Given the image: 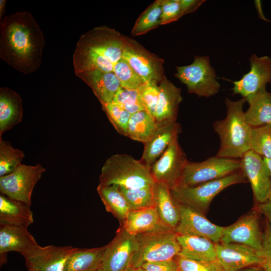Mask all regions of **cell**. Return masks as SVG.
<instances>
[{
    "label": "cell",
    "instance_id": "obj_31",
    "mask_svg": "<svg viewBox=\"0 0 271 271\" xmlns=\"http://www.w3.org/2000/svg\"><path fill=\"white\" fill-rule=\"evenodd\" d=\"M158 127L155 118L149 112L139 111L131 114L126 137L145 144L152 137Z\"/></svg>",
    "mask_w": 271,
    "mask_h": 271
},
{
    "label": "cell",
    "instance_id": "obj_15",
    "mask_svg": "<svg viewBox=\"0 0 271 271\" xmlns=\"http://www.w3.org/2000/svg\"><path fill=\"white\" fill-rule=\"evenodd\" d=\"M241 169L250 183L257 203L265 202L271 193V175L263 158L251 150L240 159Z\"/></svg>",
    "mask_w": 271,
    "mask_h": 271
},
{
    "label": "cell",
    "instance_id": "obj_35",
    "mask_svg": "<svg viewBox=\"0 0 271 271\" xmlns=\"http://www.w3.org/2000/svg\"><path fill=\"white\" fill-rule=\"evenodd\" d=\"M250 150L264 158L271 159V125L252 127Z\"/></svg>",
    "mask_w": 271,
    "mask_h": 271
},
{
    "label": "cell",
    "instance_id": "obj_11",
    "mask_svg": "<svg viewBox=\"0 0 271 271\" xmlns=\"http://www.w3.org/2000/svg\"><path fill=\"white\" fill-rule=\"evenodd\" d=\"M122 58L145 82L154 80L160 83L166 77L163 68L164 59L152 53L128 37L125 36Z\"/></svg>",
    "mask_w": 271,
    "mask_h": 271
},
{
    "label": "cell",
    "instance_id": "obj_33",
    "mask_svg": "<svg viewBox=\"0 0 271 271\" xmlns=\"http://www.w3.org/2000/svg\"><path fill=\"white\" fill-rule=\"evenodd\" d=\"M154 185L135 189L119 187L130 210H137L155 206Z\"/></svg>",
    "mask_w": 271,
    "mask_h": 271
},
{
    "label": "cell",
    "instance_id": "obj_2",
    "mask_svg": "<svg viewBox=\"0 0 271 271\" xmlns=\"http://www.w3.org/2000/svg\"><path fill=\"white\" fill-rule=\"evenodd\" d=\"M124 44L125 36L105 26L82 35L73 56L75 74L94 70L113 72L114 64L122 58Z\"/></svg>",
    "mask_w": 271,
    "mask_h": 271
},
{
    "label": "cell",
    "instance_id": "obj_7",
    "mask_svg": "<svg viewBox=\"0 0 271 271\" xmlns=\"http://www.w3.org/2000/svg\"><path fill=\"white\" fill-rule=\"evenodd\" d=\"M240 170V159L215 156L199 162L188 161L177 187L196 186L226 177Z\"/></svg>",
    "mask_w": 271,
    "mask_h": 271
},
{
    "label": "cell",
    "instance_id": "obj_42",
    "mask_svg": "<svg viewBox=\"0 0 271 271\" xmlns=\"http://www.w3.org/2000/svg\"><path fill=\"white\" fill-rule=\"evenodd\" d=\"M258 253L265 259V264L271 269V225L267 220L263 231L262 249Z\"/></svg>",
    "mask_w": 271,
    "mask_h": 271
},
{
    "label": "cell",
    "instance_id": "obj_47",
    "mask_svg": "<svg viewBox=\"0 0 271 271\" xmlns=\"http://www.w3.org/2000/svg\"><path fill=\"white\" fill-rule=\"evenodd\" d=\"M7 4V1L1 0L0 1V20L3 18V16L5 11V7Z\"/></svg>",
    "mask_w": 271,
    "mask_h": 271
},
{
    "label": "cell",
    "instance_id": "obj_21",
    "mask_svg": "<svg viewBox=\"0 0 271 271\" xmlns=\"http://www.w3.org/2000/svg\"><path fill=\"white\" fill-rule=\"evenodd\" d=\"M159 86V97L154 115L158 126L177 121L179 106L182 100L181 89L166 77Z\"/></svg>",
    "mask_w": 271,
    "mask_h": 271
},
{
    "label": "cell",
    "instance_id": "obj_39",
    "mask_svg": "<svg viewBox=\"0 0 271 271\" xmlns=\"http://www.w3.org/2000/svg\"><path fill=\"white\" fill-rule=\"evenodd\" d=\"M158 83L156 80H150L143 83L137 89L146 111L154 118L159 97Z\"/></svg>",
    "mask_w": 271,
    "mask_h": 271
},
{
    "label": "cell",
    "instance_id": "obj_20",
    "mask_svg": "<svg viewBox=\"0 0 271 271\" xmlns=\"http://www.w3.org/2000/svg\"><path fill=\"white\" fill-rule=\"evenodd\" d=\"M181 131L177 121L159 125L152 137L144 144L141 161L149 168L162 155Z\"/></svg>",
    "mask_w": 271,
    "mask_h": 271
},
{
    "label": "cell",
    "instance_id": "obj_40",
    "mask_svg": "<svg viewBox=\"0 0 271 271\" xmlns=\"http://www.w3.org/2000/svg\"><path fill=\"white\" fill-rule=\"evenodd\" d=\"M179 271H224L217 261H200L177 256Z\"/></svg>",
    "mask_w": 271,
    "mask_h": 271
},
{
    "label": "cell",
    "instance_id": "obj_51",
    "mask_svg": "<svg viewBox=\"0 0 271 271\" xmlns=\"http://www.w3.org/2000/svg\"><path fill=\"white\" fill-rule=\"evenodd\" d=\"M97 271H106L102 267H100Z\"/></svg>",
    "mask_w": 271,
    "mask_h": 271
},
{
    "label": "cell",
    "instance_id": "obj_16",
    "mask_svg": "<svg viewBox=\"0 0 271 271\" xmlns=\"http://www.w3.org/2000/svg\"><path fill=\"white\" fill-rule=\"evenodd\" d=\"M250 69L239 80L233 81L234 94L243 98L253 95L271 83V58L252 54L249 59Z\"/></svg>",
    "mask_w": 271,
    "mask_h": 271
},
{
    "label": "cell",
    "instance_id": "obj_1",
    "mask_svg": "<svg viewBox=\"0 0 271 271\" xmlns=\"http://www.w3.org/2000/svg\"><path fill=\"white\" fill-rule=\"evenodd\" d=\"M43 33L26 11L4 17L0 22V58L18 71L35 72L42 63Z\"/></svg>",
    "mask_w": 271,
    "mask_h": 271
},
{
    "label": "cell",
    "instance_id": "obj_44",
    "mask_svg": "<svg viewBox=\"0 0 271 271\" xmlns=\"http://www.w3.org/2000/svg\"><path fill=\"white\" fill-rule=\"evenodd\" d=\"M256 211L263 215L271 225V193L265 202L257 203Z\"/></svg>",
    "mask_w": 271,
    "mask_h": 271
},
{
    "label": "cell",
    "instance_id": "obj_32",
    "mask_svg": "<svg viewBox=\"0 0 271 271\" xmlns=\"http://www.w3.org/2000/svg\"><path fill=\"white\" fill-rule=\"evenodd\" d=\"M163 1H155L140 15L132 29V36L144 34L161 25Z\"/></svg>",
    "mask_w": 271,
    "mask_h": 271
},
{
    "label": "cell",
    "instance_id": "obj_18",
    "mask_svg": "<svg viewBox=\"0 0 271 271\" xmlns=\"http://www.w3.org/2000/svg\"><path fill=\"white\" fill-rule=\"evenodd\" d=\"M75 247L71 246H39L24 256L28 271H64Z\"/></svg>",
    "mask_w": 271,
    "mask_h": 271
},
{
    "label": "cell",
    "instance_id": "obj_28",
    "mask_svg": "<svg viewBox=\"0 0 271 271\" xmlns=\"http://www.w3.org/2000/svg\"><path fill=\"white\" fill-rule=\"evenodd\" d=\"M105 247L106 245L91 248L75 247L64 271H97L101 266Z\"/></svg>",
    "mask_w": 271,
    "mask_h": 271
},
{
    "label": "cell",
    "instance_id": "obj_13",
    "mask_svg": "<svg viewBox=\"0 0 271 271\" xmlns=\"http://www.w3.org/2000/svg\"><path fill=\"white\" fill-rule=\"evenodd\" d=\"M176 202L179 212V221L175 229L177 235L202 237L215 244L220 243L224 227L211 222L203 214L192 207Z\"/></svg>",
    "mask_w": 271,
    "mask_h": 271
},
{
    "label": "cell",
    "instance_id": "obj_19",
    "mask_svg": "<svg viewBox=\"0 0 271 271\" xmlns=\"http://www.w3.org/2000/svg\"><path fill=\"white\" fill-rule=\"evenodd\" d=\"M39 245L27 228L0 225L1 264L6 262L9 252L16 251L23 256L37 248Z\"/></svg>",
    "mask_w": 271,
    "mask_h": 271
},
{
    "label": "cell",
    "instance_id": "obj_30",
    "mask_svg": "<svg viewBox=\"0 0 271 271\" xmlns=\"http://www.w3.org/2000/svg\"><path fill=\"white\" fill-rule=\"evenodd\" d=\"M155 206L162 222L174 230L179 221V212L171 190L158 183L154 185Z\"/></svg>",
    "mask_w": 271,
    "mask_h": 271
},
{
    "label": "cell",
    "instance_id": "obj_38",
    "mask_svg": "<svg viewBox=\"0 0 271 271\" xmlns=\"http://www.w3.org/2000/svg\"><path fill=\"white\" fill-rule=\"evenodd\" d=\"M111 102L120 105L131 114L141 110H146L137 89L131 90L120 86Z\"/></svg>",
    "mask_w": 271,
    "mask_h": 271
},
{
    "label": "cell",
    "instance_id": "obj_29",
    "mask_svg": "<svg viewBox=\"0 0 271 271\" xmlns=\"http://www.w3.org/2000/svg\"><path fill=\"white\" fill-rule=\"evenodd\" d=\"M97 192L105 210L111 213L122 226L130 211L128 204L117 185L98 184Z\"/></svg>",
    "mask_w": 271,
    "mask_h": 271
},
{
    "label": "cell",
    "instance_id": "obj_43",
    "mask_svg": "<svg viewBox=\"0 0 271 271\" xmlns=\"http://www.w3.org/2000/svg\"><path fill=\"white\" fill-rule=\"evenodd\" d=\"M141 267L145 271H179L175 258L166 261L147 262Z\"/></svg>",
    "mask_w": 271,
    "mask_h": 271
},
{
    "label": "cell",
    "instance_id": "obj_23",
    "mask_svg": "<svg viewBox=\"0 0 271 271\" xmlns=\"http://www.w3.org/2000/svg\"><path fill=\"white\" fill-rule=\"evenodd\" d=\"M22 100L14 90L0 88V138L7 131L19 124L23 118Z\"/></svg>",
    "mask_w": 271,
    "mask_h": 271
},
{
    "label": "cell",
    "instance_id": "obj_49",
    "mask_svg": "<svg viewBox=\"0 0 271 271\" xmlns=\"http://www.w3.org/2000/svg\"><path fill=\"white\" fill-rule=\"evenodd\" d=\"M263 159L271 175V159Z\"/></svg>",
    "mask_w": 271,
    "mask_h": 271
},
{
    "label": "cell",
    "instance_id": "obj_8",
    "mask_svg": "<svg viewBox=\"0 0 271 271\" xmlns=\"http://www.w3.org/2000/svg\"><path fill=\"white\" fill-rule=\"evenodd\" d=\"M175 76L185 84L187 91L199 97H209L220 91L215 69L211 66L207 56L196 55L189 65L177 66Z\"/></svg>",
    "mask_w": 271,
    "mask_h": 271
},
{
    "label": "cell",
    "instance_id": "obj_6",
    "mask_svg": "<svg viewBox=\"0 0 271 271\" xmlns=\"http://www.w3.org/2000/svg\"><path fill=\"white\" fill-rule=\"evenodd\" d=\"M244 172L240 170L226 177L191 187H177L171 190L174 199L204 214L213 198L227 187L247 182Z\"/></svg>",
    "mask_w": 271,
    "mask_h": 271
},
{
    "label": "cell",
    "instance_id": "obj_27",
    "mask_svg": "<svg viewBox=\"0 0 271 271\" xmlns=\"http://www.w3.org/2000/svg\"><path fill=\"white\" fill-rule=\"evenodd\" d=\"M245 99L249 106L245 111V117L250 126L271 125V92L265 88Z\"/></svg>",
    "mask_w": 271,
    "mask_h": 271
},
{
    "label": "cell",
    "instance_id": "obj_22",
    "mask_svg": "<svg viewBox=\"0 0 271 271\" xmlns=\"http://www.w3.org/2000/svg\"><path fill=\"white\" fill-rule=\"evenodd\" d=\"M76 75L91 88L101 105L111 102L120 87L119 80L113 72L94 70Z\"/></svg>",
    "mask_w": 271,
    "mask_h": 271
},
{
    "label": "cell",
    "instance_id": "obj_9",
    "mask_svg": "<svg viewBox=\"0 0 271 271\" xmlns=\"http://www.w3.org/2000/svg\"><path fill=\"white\" fill-rule=\"evenodd\" d=\"M46 169L40 164H21L12 172L0 177V192L10 198L32 204L34 188Z\"/></svg>",
    "mask_w": 271,
    "mask_h": 271
},
{
    "label": "cell",
    "instance_id": "obj_41",
    "mask_svg": "<svg viewBox=\"0 0 271 271\" xmlns=\"http://www.w3.org/2000/svg\"><path fill=\"white\" fill-rule=\"evenodd\" d=\"M185 15L180 0H163L161 25L176 21Z\"/></svg>",
    "mask_w": 271,
    "mask_h": 271
},
{
    "label": "cell",
    "instance_id": "obj_26",
    "mask_svg": "<svg viewBox=\"0 0 271 271\" xmlns=\"http://www.w3.org/2000/svg\"><path fill=\"white\" fill-rule=\"evenodd\" d=\"M181 247L178 256L200 261H216L215 243L199 236L177 235Z\"/></svg>",
    "mask_w": 271,
    "mask_h": 271
},
{
    "label": "cell",
    "instance_id": "obj_37",
    "mask_svg": "<svg viewBox=\"0 0 271 271\" xmlns=\"http://www.w3.org/2000/svg\"><path fill=\"white\" fill-rule=\"evenodd\" d=\"M110 122L117 131L126 136L128 121L131 113L114 102L101 105Z\"/></svg>",
    "mask_w": 271,
    "mask_h": 271
},
{
    "label": "cell",
    "instance_id": "obj_5",
    "mask_svg": "<svg viewBox=\"0 0 271 271\" xmlns=\"http://www.w3.org/2000/svg\"><path fill=\"white\" fill-rule=\"evenodd\" d=\"M137 245L130 264L141 267L147 262L175 259L181 250L173 230H159L136 235Z\"/></svg>",
    "mask_w": 271,
    "mask_h": 271
},
{
    "label": "cell",
    "instance_id": "obj_3",
    "mask_svg": "<svg viewBox=\"0 0 271 271\" xmlns=\"http://www.w3.org/2000/svg\"><path fill=\"white\" fill-rule=\"evenodd\" d=\"M246 102L243 97L237 101L227 98L225 99L226 115L224 119L213 123L214 130L220 139V146L215 156L241 159L250 150L252 127L247 122L243 110Z\"/></svg>",
    "mask_w": 271,
    "mask_h": 271
},
{
    "label": "cell",
    "instance_id": "obj_17",
    "mask_svg": "<svg viewBox=\"0 0 271 271\" xmlns=\"http://www.w3.org/2000/svg\"><path fill=\"white\" fill-rule=\"evenodd\" d=\"M216 261L224 271H236L253 265L263 266L265 259L253 249L240 244H215Z\"/></svg>",
    "mask_w": 271,
    "mask_h": 271
},
{
    "label": "cell",
    "instance_id": "obj_36",
    "mask_svg": "<svg viewBox=\"0 0 271 271\" xmlns=\"http://www.w3.org/2000/svg\"><path fill=\"white\" fill-rule=\"evenodd\" d=\"M113 71L119 79L121 87L137 89L145 82L122 58L114 64Z\"/></svg>",
    "mask_w": 271,
    "mask_h": 271
},
{
    "label": "cell",
    "instance_id": "obj_10",
    "mask_svg": "<svg viewBox=\"0 0 271 271\" xmlns=\"http://www.w3.org/2000/svg\"><path fill=\"white\" fill-rule=\"evenodd\" d=\"M188 161L177 138L151 167L150 173L154 182L170 190L174 189Z\"/></svg>",
    "mask_w": 271,
    "mask_h": 271
},
{
    "label": "cell",
    "instance_id": "obj_14",
    "mask_svg": "<svg viewBox=\"0 0 271 271\" xmlns=\"http://www.w3.org/2000/svg\"><path fill=\"white\" fill-rule=\"evenodd\" d=\"M104 252L101 267L106 271H122L130 264L137 245L136 235L120 226Z\"/></svg>",
    "mask_w": 271,
    "mask_h": 271
},
{
    "label": "cell",
    "instance_id": "obj_34",
    "mask_svg": "<svg viewBox=\"0 0 271 271\" xmlns=\"http://www.w3.org/2000/svg\"><path fill=\"white\" fill-rule=\"evenodd\" d=\"M24 157L22 150L13 148L9 142L0 138V177L12 172Z\"/></svg>",
    "mask_w": 271,
    "mask_h": 271
},
{
    "label": "cell",
    "instance_id": "obj_50",
    "mask_svg": "<svg viewBox=\"0 0 271 271\" xmlns=\"http://www.w3.org/2000/svg\"><path fill=\"white\" fill-rule=\"evenodd\" d=\"M262 267L263 268V271H271L270 268L266 264Z\"/></svg>",
    "mask_w": 271,
    "mask_h": 271
},
{
    "label": "cell",
    "instance_id": "obj_45",
    "mask_svg": "<svg viewBox=\"0 0 271 271\" xmlns=\"http://www.w3.org/2000/svg\"><path fill=\"white\" fill-rule=\"evenodd\" d=\"M185 15L195 12L205 1L180 0Z\"/></svg>",
    "mask_w": 271,
    "mask_h": 271
},
{
    "label": "cell",
    "instance_id": "obj_46",
    "mask_svg": "<svg viewBox=\"0 0 271 271\" xmlns=\"http://www.w3.org/2000/svg\"><path fill=\"white\" fill-rule=\"evenodd\" d=\"M236 271H263V268L260 265H253L246 267Z\"/></svg>",
    "mask_w": 271,
    "mask_h": 271
},
{
    "label": "cell",
    "instance_id": "obj_4",
    "mask_svg": "<svg viewBox=\"0 0 271 271\" xmlns=\"http://www.w3.org/2000/svg\"><path fill=\"white\" fill-rule=\"evenodd\" d=\"M99 184L115 185L127 189L153 186L150 168L141 160L127 154H115L104 162L99 177Z\"/></svg>",
    "mask_w": 271,
    "mask_h": 271
},
{
    "label": "cell",
    "instance_id": "obj_48",
    "mask_svg": "<svg viewBox=\"0 0 271 271\" xmlns=\"http://www.w3.org/2000/svg\"><path fill=\"white\" fill-rule=\"evenodd\" d=\"M122 271H145L142 267H135L131 264L128 265Z\"/></svg>",
    "mask_w": 271,
    "mask_h": 271
},
{
    "label": "cell",
    "instance_id": "obj_25",
    "mask_svg": "<svg viewBox=\"0 0 271 271\" xmlns=\"http://www.w3.org/2000/svg\"><path fill=\"white\" fill-rule=\"evenodd\" d=\"M31 206L3 195L0 196V225L27 228L34 222Z\"/></svg>",
    "mask_w": 271,
    "mask_h": 271
},
{
    "label": "cell",
    "instance_id": "obj_12",
    "mask_svg": "<svg viewBox=\"0 0 271 271\" xmlns=\"http://www.w3.org/2000/svg\"><path fill=\"white\" fill-rule=\"evenodd\" d=\"M258 213H250L230 226L224 227L220 243H237L247 246L258 253L262 249L263 232Z\"/></svg>",
    "mask_w": 271,
    "mask_h": 271
},
{
    "label": "cell",
    "instance_id": "obj_24",
    "mask_svg": "<svg viewBox=\"0 0 271 271\" xmlns=\"http://www.w3.org/2000/svg\"><path fill=\"white\" fill-rule=\"evenodd\" d=\"M122 227L134 235L154 231L173 230L162 222L156 206L130 210Z\"/></svg>",
    "mask_w": 271,
    "mask_h": 271
}]
</instances>
